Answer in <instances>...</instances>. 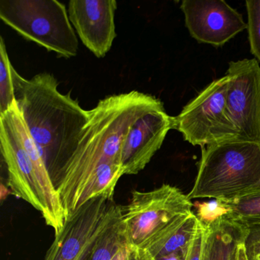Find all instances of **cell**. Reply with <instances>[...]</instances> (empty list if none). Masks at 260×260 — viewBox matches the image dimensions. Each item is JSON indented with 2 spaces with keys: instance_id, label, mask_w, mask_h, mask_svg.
Here are the masks:
<instances>
[{
  "instance_id": "6da1fadb",
  "label": "cell",
  "mask_w": 260,
  "mask_h": 260,
  "mask_svg": "<svg viewBox=\"0 0 260 260\" xmlns=\"http://www.w3.org/2000/svg\"><path fill=\"white\" fill-rule=\"evenodd\" d=\"M164 107L159 99L138 91L117 94L89 111L77 150L55 181L67 218L98 197L113 199L120 178L123 144L145 114Z\"/></svg>"
},
{
  "instance_id": "7a4b0ae2",
  "label": "cell",
  "mask_w": 260,
  "mask_h": 260,
  "mask_svg": "<svg viewBox=\"0 0 260 260\" xmlns=\"http://www.w3.org/2000/svg\"><path fill=\"white\" fill-rule=\"evenodd\" d=\"M13 76L16 103L55 182L77 150L89 111L71 93L62 94L52 74L27 80L13 69Z\"/></svg>"
},
{
  "instance_id": "3957f363",
  "label": "cell",
  "mask_w": 260,
  "mask_h": 260,
  "mask_svg": "<svg viewBox=\"0 0 260 260\" xmlns=\"http://www.w3.org/2000/svg\"><path fill=\"white\" fill-rule=\"evenodd\" d=\"M260 188V144L232 141L202 148L190 200L230 201Z\"/></svg>"
},
{
  "instance_id": "277c9868",
  "label": "cell",
  "mask_w": 260,
  "mask_h": 260,
  "mask_svg": "<svg viewBox=\"0 0 260 260\" xmlns=\"http://www.w3.org/2000/svg\"><path fill=\"white\" fill-rule=\"evenodd\" d=\"M0 143L12 193L34 207L46 224L58 234L67 215L55 184L47 167L31 159L4 115H0Z\"/></svg>"
},
{
  "instance_id": "5b68a950",
  "label": "cell",
  "mask_w": 260,
  "mask_h": 260,
  "mask_svg": "<svg viewBox=\"0 0 260 260\" xmlns=\"http://www.w3.org/2000/svg\"><path fill=\"white\" fill-rule=\"evenodd\" d=\"M0 19L58 57L71 58L77 54L78 39L68 10L57 0H1Z\"/></svg>"
},
{
  "instance_id": "8992f818",
  "label": "cell",
  "mask_w": 260,
  "mask_h": 260,
  "mask_svg": "<svg viewBox=\"0 0 260 260\" xmlns=\"http://www.w3.org/2000/svg\"><path fill=\"white\" fill-rule=\"evenodd\" d=\"M121 211L123 231L131 248L141 246L193 213L188 196L167 184L151 191H133Z\"/></svg>"
},
{
  "instance_id": "52a82bcc",
  "label": "cell",
  "mask_w": 260,
  "mask_h": 260,
  "mask_svg": "<svg viewBox=\"0 0 260 260\" xmlns=\"http://www.w3.org/2000/svg\"><path fill=\"white\" fill-rule=\"evenodd\" d=\"M228 92L226 75L213 80L173 117V129L180 132L185 141L202 148L225 141H244L230 117Z\"/></svg>"
},
{
  "instance_id": "ba28073f",
  "label": "cell",
  "mask_w": 260,
  "mask_h": 260,
  "mask_svg": "<svg viewBox=\"0 0 260 260\" xmlns=\"http://www.w3.org/2000/svg\"><path fill=\"white\" fill-rule=\"evenodd\" d=\"M228 109L242 139L260 144V64L255 58L229 63Z\"/></svg>"
},
{
  "instance_id": "9c48e42d",
  "label": "cell",
  "mask_w": 260,
  "mask_h": 260,
  "mask_svg": "<svg viewBox=\"0 0 260 260\" xmlns=\"http://www.w3.org/2000/svg\"><path fill=\"white\" fill-rule=\"evenodd\" d=\"M180 9L190 36L199 43L221 47L247 29L243 16L223 0H184Z\"/></svg>"
},
{
  "instance_id": "30bf717a",
  "label": "cell",
  "mask_w": 260,
  "mask_h": 260,
  "mask_svg": "<svg viewBox=\"0 0 260 260\" xmlns=\"http://www.w3.org/2000/svg\"><path fill=\"white\" fill-rule=\"evenodd\" d=\"M115 0H71L68 15L82 43L99 58L104 57L116 38Z\"/></svg>"
},
{
  "instance_id": "8fae6325",
  "label": "cell",
  "mask_w": 260,
  "mask_h": 260,
  "mask_svg": "<svg viewBox=\"0 0 260 260\" xmlns=\"http://www.w3.org/2000/svg\"><path fill=\"white\" fill-rule=\"evenodd\" d=\"M173 129V117L164 107L140 118L132 126L123 144L121 164L124 175L138 174L150 162Z\"/></svg>"
},
{
  "instance_id": "7c38bea8",
  "label": "cell",
  "mask_w": 260,
  "mask_h": 260,
  "mask_svg": "<svg viewBox=\"0 0 260 260\" xmlns=\"http://www.w3.org/2000/svg\"><path fill=\"white\" fill-rule=\"evenodd\" d=\"M202 226V222L193 212L157 237L132 249L141 260H156L189 247Z\"/></svg>"
},
{
  "instance_id": "4fadbf2b",
  "label": "cell",
  "mask_w": 260,
  "mask_h": 260,
  "mask_svg": "<svg viewBox=\"0 0 260 260\" xmlns=\"http://www.w3.org/2000/svg\"><path fill=\"white\" fill-rule=\"evenodd\" d=\"M202 223L205 233L202 260H231L243 243L244 226L224 216Z\"/></svg>"
},
{
  "instance_id": "5bb4252c",
  "label": "cell",
  "mask_w": 260,
  "mask_h": 260,
  "mask_svg": "<svg viewBox=\"0 0 260 260\" xmlns=\"http://www.w3.org/2000/svg\"><path fill=\"white\" fill-rule=\"evenodd\" d=\"M127 245L120 220H115L109 229L76 260H112Z\"/></svg>"
},
{
  "instance_id": "9a60e30c",
  "label": "cell",
  "mask_w": 260,
  "mask_h": 260,
  "mask_svg": "<svg viewBox=\"0 0 260 260\" xmlns=\"http://www.w3.org/2000/svg\"><path fill=\"white\" fill-rule=\"evenodd\" d=\"M223 215L238 223L260 220V188L230 201H220Z\"/></svg>"
},
{
  "instance_id": "2e32d148",
  "label": "cell",
  "mask_w": 260,
  "mask_h": 260,
  "mask_svg": "<svg viewBox=\"0 0 260 260\" xmlns=\"http://www.w3.org/2000/svg\"><path fill=\"white\" fill-rule=\"evenodd\" d=\"M13 69L4 39L0 36V115L7 112L16 101Z\"/></svg>"
},
{
  "instance_id": "e0dca14e",
  "label": "cell",
  "mask_w": 260,
  "mask_h": 260,
  "mask_svg": "<svg viewBox=\"0 0 260 260\" xmlns=\"http://www.w3.org/2000/svg\"><path fill=\"white\" fill-rule=\"evenodd\" d=\"M246 8L250 51L260 64V0H247Z\"/></svg>"
},
{
  "instance_id": "ac0fdd59",
  "label": "cell",
  "mask_w": 260,
  "mask_h": 260,
  "mask_svg": "<svg viewBox=\"0 0 260 260\" xmlns=\"http://www.w3.org/2000/svg\"><path fill=\"white\" fill-rule=\"evenodd\" d=\"M244 226L243 245L247 260H260V220L240 223Z\"/></svg>"
},
{
  "instance_id": "d6986e66",
  "label": "cell",
  "mask_w": 260,
  "mask_h": 260,
  "mask_svg": "<svg viewBox=\"0 0 260 260\" xmlns=\"http://www.w3.org/2000/svg\"><path fill=\"white\" fill-rule=\"evenodd\" d=\"M204 233H205V228H204V225L202 223V228L199 230L197 235L196 236L191 246H190L185 260H202Z\"/></svg>"
},
{
  "instance_id": "ffe728a7",
  "label": "cell",
  "mask_w": 260,
  "mask_h": 260,
  "mask_svg": "<svg viewBox=\"0 0 260 260\" xmlns=\"http://www.w3.org/2000/svg\"><path fill=\"white\" fill-rule=\"evenodd\" d=\"M122 260H141L138 257V254L133 249H128L124 255Z\"/></svg>"
},
{
  "instance_id": "44dd1931",
  "label": "cell",
  "mask_w": 260,
  "mask_h": 260,
  "mask_svg": "<svg viewBox=\"0 0 260 260\" xmlns=\"http://www.w3.org/2000/svg\"><path fill=\"white\" fill-rule=\"evenodd\" d=\"M242 243L239 246L238 250H237V260H247L246 259V255H245Z\"/></svg>"
},
{
  "instance_id": "7402d4cb",
  "label": "cell",
  "mask_w": 260,
  "mask_h": 260,
  "mask_svg": "<svg viewBox=\"0 0 260 260\" xmlns=\"http://www.w3.org/2000/svg\"><path fill=\"white\" fill-rule=\"evenodd\" d=\"M127 248H128V245H127V246H124L123 249H121V250L118 252V253L115 255V258L112 260H122L123 258H124V255H125Z\"/></svg>"
},
{
  "instance_id": "603a6c76",
  "label": "cell",
  "mask_w": 260,
  "mask_h": 260,
  "mask_svg": "<svg viewBox=\"0 0 260 260\" xmlns=\"http://www.w3.org/2000/svg\"><path fill=\"white\" fill-rule=\"evenodd\" d=\"M238 250V249H237ZM231 260H237V251L234 253V255H233L232 258H231Z\"/></svg>"
}]
</instances>
